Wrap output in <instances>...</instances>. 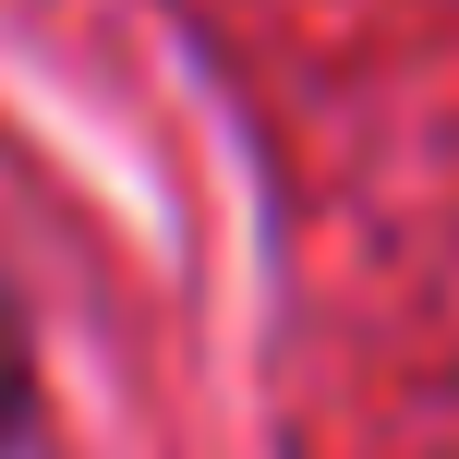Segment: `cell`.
Here are the masks:
<instances>
[{
	"instance_id": "cell-1",
	"label": "cell",
	"mask_w": 459,
	"mask_h": 459,
	"mask_svg": "<svg viewBox=\"0 0 459 459\" xmlns=\"http://www.w3.org/2000/svg\"><path fill=\"white\" fill-rule=\"evenodd\" d=\"M24 423H37V375H24V315H13V290H0V459L24 447Z\"/></svg>"
}]
</instances>
